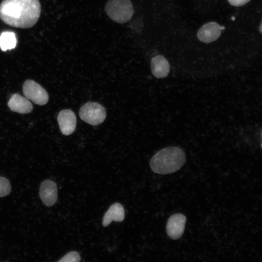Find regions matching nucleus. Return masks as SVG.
<instances>
[{
  "instance_id": "obj_1",
  "label": "nucleus",
  "mask_w": 262,
  "mask_h": 262,
  "mask_svg": "<svg viewBox=\"0 0 262 262\" xmlns=\"http://www.w3.org/2000/svg\"><path fill=\"white\" fill-rule=\"evenodd\" d=\"M41 14L39 0H3L0 18L11 26L26 29L34 25Z\"/></svg>"
},
{
  "instance_id": "obj_2",
  "label": "nucleus",
  "mask_w": 262,
  "mask_h": 262,
  "mask_svg": "<svg viewBox=\"0 0 262 262\" xmlns=\"http://www.w3.org/2000/svg\"><path fill=\"white\" fill-rule=\"evenodd\" d=\"M186 160L185 154L180 148L170 147L157 152L151 159L150 166L155 173L168 174L179 170Z\"/></svg>"
},
{
  "instance_id": "obj_3",
  "label": "nucleus",
  "mask_w": 262,
  "mask_h": 262,
  "mask_svg": "<svg viewBox=\"0 0 262 262\" xmlns=\"http://www.w3.org/2000/svg\"><path fill=\"white\" fill-rule=\"evenodd\" d=\"M105 10L111 19L118 23H124L130 20L134 13L130 0H109Z\"/></svg>"
},
{
  "instance_id": "obj_4",
  "label": "nucleus",
  "mask_w": 262,
  "mask_h": 262,
  "mask_svg": "<svg viewBox=\"0 0 262 262\" xmlns=\"http://www.w3.org/2000/svg\"><path fill=\"white\" fill-rule=\"evenodd\" d=\"M82 120L91 125L96 126L102 123L106 116L105 109L97 102H88L82 105L79 111Z\"/></svg>"
},
{
  "instance_id": "obj_5",
  "label": "nucleus",
  "mask_w": 262,
  "mask_h": 262,
  "mask_svg": "<svg viewBox=\"0 0 262 262\" xmlns=\"http://www.w3.org/2000/svg\"><path fill=\"white\" fill-rule=\"evenodd\" d=\"M23 93L25 97L39 105L46 104L49 100L46 91L38 83L33 81L28 80L23 85Z\"/></svg>"
},
{
  "instance_id": "obj_6",
  "label": "nucleus",
  "mask_w": 262,
  "mask_h": 262,
  "mask_svg": "<svg viewBox=\"0 0 262 262\" xmlns=\"http://www.w3.org/2000/svg\"><path fill=\"white\" fill-rule=\"evenodd\" d=\"M186 221V216L181 213L172 215L166 224V230L168 236L173 240L180 238L183 233Z\"/></svg>"
},
{
  "instance_id": "obj_7",
  "label": "nucleus",
  "mask_w": 262,
  "mask_h": 262,
  "mask_svg": "<svg viewBox=\"0 0 262 262\" xmlns=\"http://www.w3.org/2000/svg\"><path fill=\"white\" fill-rule=\"evenodd\" d=\"M225 27L215 22H210L203 25L198 31L197 37L200 41L209 43L217 40L220 36L222 30Z\"/></svg>"
},
{
  "instance_id": "obj_8",
  "label": "nucleus",
  "mask_w": 262,
  "mask_h": 262,
  "mask_svg": "<svg viewBox=\"0 0 262 262\" xmlns=\"http://www.w3.org/2000/svg\"><path fill=\"white\" fill-rule=\"evenodd\" d=\"M39 196L46 206L51 207L54 205L57 199L56 184L49 180L43 181L40 186Z\"/></svg>"
},
{
  "instance_id": "obj_9",
  "label": "nucleus",
  "mask_w": 262,
  "mask_h": 262,
  "mask_svg": "<svg viewBox=\"0 0 262 262\" xmlns=\"http://www.w3.org/2000/svg\"><path fill=\"white\" fill-rule=\"evenodd\" d=\"M57 120L63 134L68 135L74 131L76 127V117L72 111L68 109L61 111L58 115Z\"/></svg>"
},
{
  "instance_id": "obj_10",
  "label": "nucleus",
  "mask_w": 262,
  "mask_h": 262,
  "mask_svg": "<svg viewBox=\"0 0 262 262\" xmlns=\"http://www.w3.org/2000/svg\"><path fill=\"white\" fill-rule=\"evenodd\" d=\"M8 106L11 111L20 114H28L32 112L33 106L26 98L18 94H14L10 98Z\"/></svg>"
},
{
  "instance_id": "obj_11",
  "label": "nucleus",
  "mask_w": 262,
  "mask_h": 262,
  "mask_svg": "<svg viewBox=\"0 0 262 262\" xmlns=\"http://www.w3.org/2000/svg\"><path fill=\"white\" fill-rule=\"evenodd\" d=\"M152 74L157 78L166 77L169 72L170 66L167 60L162 55L153 57L151 61Z\"/></svg>"
},
{
  "instance_id": "obj_12",
  "label": "nucleus",
  "mask_w": 262,
  "mask_h": 262,
  "mask_svg": "<svg viewBox=\"0 0 262 262\" xmlns=\"http://www.w3.org/2000/svg\"><path fill=\"white\" fill-rule=\"evenodd\" d=\"M125 218V210L122 205L119 203L112 204L105 213L102 219V225L108 226L112 221H123Z\"/></svg>"
},
{
  "instance_id": "obj_13",
  "label": "nucleus",
  "mask_w": 262,
  "mask_h": 262,
  "mask_svg": "<svg viewBox=\"0 0 262 262\" xmlns=\"http://www.w3.org/2000/svg\"><path fill=\"white\" fill-rule=\"evenodd\" d=\"M16 43V36L13 32H4L0 35V48L3 51L14 49Z\"/></svg>"
},
{
  "instance_id": "obj_14",
  "label": "nucleus",
  "mask_w": 262,
  "mask_h": 262,
  "mask_svg": "<svg viewBox=\"0 0 262 262\" xmlns=\"http://www.w3.org/2000/svg\"><path fill=\"white\" fill-rule=\"evenodd\" d=\"M11 191V185L9 180L0 177V197H3L8 195Z\"/></svg>"
},
{
  "instance_id": "obj_15",
  "label": "nucleus",
  "mask_w": 262,
  "mask_h": 262,
  "mask_svg": "<svg viewBox=\"0 0 262 262\" xmlns=\"http://www.w3.org/2000/svg\"><path fill=\"white\" fill-rule=\"evenodd\" d=\"M81 261V257L76 251H71L62 257L58 262H78Z\"/></svg>"
},
{
  "instance_id": "obj_16",
  "label": "nucleus",
  "mask_w": 262,
  "mask_h": 262,
  "mask_svg": "<svg viewBox=\"0 0 262 262\" xmlns=\"http://www.w3.org/2000/svg\"><path fill=\"white\" fill-rule=\"evenodd\" d=\"M250 0H228L229 4L234 6H241L248 3Z\"/></svg>"
},
{
  "instance_id": "obj_17",
  "label": "nucleus",
  "mask_w": 262,
  "mask_h": 262,
  "mask_svg": "<svg viewBox=\"0 0 262 262\" xmlns=\"http://www.w3.org/2000/svg\"><path fill=\"white\" fill-rule=\"evenodd\" d=\"M260 32H261V33H262V24H261V25H260Z\"/></svg>"
}]
</instances>
